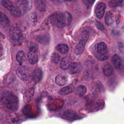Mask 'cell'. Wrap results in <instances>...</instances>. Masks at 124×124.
I'll return each instance as SVG.
<instances>
[{"label": "cell", "instance_id": "6da1fadb", "mask_svg": "<svg viewBox=\"0 0 124 124\" xmlns=\"http://www.w3.org/2000/svg\"><path fill=\"white\" fill-rule=\"evenodd\" d=\"M50 22L58 27L63 28L70 24L72 17L68 12H58L55 13L49 17Z\"/></svg>", "mask_w": 124, "mask_h": 124}, {"label": "cell", "instance_id": "7a4b0ae2", "mask_svg": "<svg viewBox=\"0 0 124 124\" xmlns=\"http://www.w3.org/2000/svg\"><path fill=\"white\" fill-rule=\"evenodd\" d=\"M2 105L8 109L15 111L18 108V100L17 97L12 93L5 92L0 98Z\"/></svg>", "mask_w": 124, "mask_h": 124}, {"label": "cell", "instance_id": "3957f363", "mask_svg": "<svg viewBox=\"0 0 124 124\" xmlns=\"http://www.w3.org/2000/svg\"><path fill=\"white\" fill-rule=\"evenodd\" d=\"M9 37L11 42L14 45H20L23 38L21 31L17 27H14L10 30Z\"/></svg>", "mask_w": 124, "mask_h": 124}, {"label": "cell", "instance_id": "277c9868", "mask_svg": "<svg viewBox=\"0 0 124 124\" xmlns=\"http://www.w3.org/2000/svg\"><path fill=\"white\" fill-rule=\"evenodd\" d=\"M0 4L6 8L13 16L20 17L22 15L20 11L16 7L14 6L10 0H1Z\"/></svg>", "mask_w": 124, "mask_h": 124}, {"label": "cell", "instance_id": "5b68a950", "mask_svg": "<svg viewBox=\"0 0 124 124\" xmlns=\"http://www.w3.org/2000/svg\"><path fill=\"white\" fill-rule=\"evenodd\" d=\"M84 34L82 35L80 41L76 45L74 49V52L77 55H80L83 53L85 48V44L89 37V35L87 32H84Z\"/></svg>", "mask_w": 124, "mask_h": 124}, {"label": "cell", "instance_id": "8992f818", "mask_svg": "<svg viewBox=\"0 0 124 124\" xmlns=\"http://www.w3.org/2000/svg\"><path fill=\"white\" fill-rule=\"evenodd\" d=\"M16 8L20 11L21 14H24L31 8V0H15Z\"/></svg>", "mask_w": 124, "mask_h": 124}, {"label": "cell", "instance_id": "52a82bcc", "mask_svg": "<svg viewBox=\"0 0 124 124\" xmlns=\"http://www.w3.org/2000/svg\"><path fill=\"white\" fill-rule=\"evenodd\" d=\"M28 61L32 64H35L37 62L39 59L38 49L35 46H31L28 54Z\"/></svg>", "mask_w": 124, "mask_h": 124}, {"label": "cell", "instance_id": "ba28073f", "mask_svg": "<svg viewBox=\"0 0 124 124\" xmlns=\"http://www.w3.org/2000/svg\"><path fill=\"white\" fill-rule=\"evenodd\" d=\"M111 62L114 67L119 71H123L124 65L121 57L117 54H114L111 58Z\"/></svg>", "mask_w": 124, "mask_h": 124}, {"label": "cell", "instance_id": "9c48e42d", "mask_svg": "<svg viewBox=\"0 0 124 124\" xmlns=\"http://www.w3.org/2000/svg\"><path fill=\"white\" fill-rule=\"evenodd\" d=\"M16 74L18 77L23 80H26L29 77V69L24 66H21L16 70Z\"/></svg>", "mask_w": 124, "mask_h": 124}, {"label": "cell", "instance_id": "30bf717a", "mask_svg": "<svg viewBox=\"0 0 124 124\" xmlns=\"http://www.w3.org/2000/svg\"><path fill=\"white\" fill-rule=\"evenodd\" d=\"M106 8V4L103 2H100L97 4L95 8V13L96 17L98 19H101L105 13V11Z\"/></svg>", "mask_w": 124, "mask_h": 124}, {"label": "cell", "instance_id": "8fae6325", "mask_svg": "<svg viewBox=\"0 0 124 124\" xmlns=\"http://www.w3.org/2000/svg\"><path fill=\"white\" fill-rule=\"evenodd\" d=\"M68 69L70 73L74 74L79 73L82 70V67L80 63L77 62H73L70 63Z\"/></svg>", "mask_w": 124, "mask_h": 124}, {"label": "cell", "instance_id": "7c38bea8", "mask_svg": "<svg viewBox=\"0 0 124 124\" xmlns=\"http://www.w3.org/2000/svg\"><path fill=\"white\" fill-rule=\"evenodd\" d=\"M97 50L98 53L100 55H106L108 52V49L107 45L105 43L102 42L97 44Z\"/></svg>", "mask_w": 124, "mask_h": 124}, {"label": "cell", "instance_id": "4fadbf2b", "mask_svg": "<svg viewBox=\"0 0 124 124\" xmlns=\"http://www.w3.org/2000/svg\"><path fill=\"white\" fill-rule=\"evenodd\" d=\"M42 77V71L40 68H37L32 73V78L33 80L35 82L40 81Z\"/></svg>", "mask_w": 124, "mask_h": 124}, {"label": "cell", "instance_id": "5bb4252c", "mask_svg": "<svg viewBox=\"0 0 124 124\" xmlns=\"http://www.w3.org/2000/svg\"><path fill=\"white\" fill-rule=\"evenodd\" d=\"M67 80H68L67 77L62 74L58 75L55 78L56 83L60 86H62L65 85L67 82Z\"/></svg>", "mask_w": 124, "mask_h": 124}, {"label": "cell", "instance_id": "9a60e30c", "mask_svg": "<svg viewBox=\"0 0 124 124\" xmlns=\"http://www.w3.org/2000/svg\"><path fill=\"white\" fill-rule=\"evenodd\" d=\"M37 8L40 11H45L46 9V3L44 0H34Z\"/></svg>", "mask_w": 124, "mask_h": 124}, {"label": "cell", "instance_id": "2e32d148", "mask_svg": "<svg viewBox=\"0 0 124 124\" xmlns=\"http://www.w3.org/2000/svg\"><path fill=\"white\" fill-rule=\"evenodd\" d=\"M9 20L7 16L3 13L0 12V25L6 27L9 24Z\"/></svg>", "mask_w": 124, "mask_h": 124}, {"label": "cell", "instance_id": "e0dca14e", "mask_svg": "<svg viewBox=\"0 0 124 124\" xmlns=\"http://www.w3.org/2000/svg\"><path fill=\"white\" fill-rule=\"evenodd\" d=\"M36 40L41 44H46L49 41V37L48 35L43 34L39 35L36 37Z\"/></svg>", "mask_w": 124, "mask_h": 124}, {"label": "cell", "instance_id": "ac0fdd59", "mask_svg": "<svg viewBox=\"0 0 124 124\" xmlns=\"http://www.w3.org/2000/svg\"><path fill=\"white\" fill-rule=\"evenodd\" d=\"M74 87L71 85H69L67 86H65L62 88L59 91L60 94L62 95H65L69 94L72 93L74 91Z\"/></svg>", "mask_w": 124, "mask_h": 124}, {"label": "cell", "instance_id": "d6986e66", "mask_svg": "<svg viewBox=\"0 0 124 124\" xmlns=\"http://www.w3.org/2000/svg\"><path fill=\"white\" fill-rule=\"evenodd\" d=\"M105 22L108 25H111L114 22L113 14L110 12H107L105 15Z\"/></svg>", "mask_w": 124, "mask_h": 124}, {"label": "cell", "instance_id": "ffe728a7", "mask_svg": "<svg viewBox=\"0 0 124 124\" xmlns=\"http://www.w3.org/2000/svg\"><path fill=\"white\" fill-rule=\"evenodd\" d=\"M113 68L109 63H106L103 67V73L106 76H109L112 74Z\"/></svg>", "mask_w": 124, "mask_h": 124}, {"label": "cell", "instance_id": "44dd1931", "mask_svg": "<svg viewBox=\"0 0 124 124\" xmlns=\"http://www.w3.org/2000/svg\"><path fill=\"white\" fill-rule=\"evenodd\" d=\"M57 49L62 54H65L68 51V47L65 44H59L56 46Z\"/></svg>", "mask_w": 124, "mask_h": 124}, {"label": "cell", "instance_id": "7402d4cb", "mask_svg": "<svg viewBox=\"0 0 124 124\" xmlns=\"http://www.w3.org/2000/svg\"><path fill=\"white\" fill-rule=\"evenodd\" d=\"M70 63L71 62H70L68 58L64 57L62 59L61 62L60 67L63 70H67V69H68Z\"/></svg>", "mask_w": 124, "mask_h": 124}, {"label": "cell", "instance_id": "603a6c76", "mask_svg": "<svg viewBox=\"0 0 124 124\" xmlns=\"http://www.w3.org/2000/svg\"><path fill=\"white\" fill-rule=\"evenodd\" d=\"M87 89L85 86L84 85H79L78 87L76 90V93L79 96H81L85 94L86 93Z\"/></svg>", "mask_w": 124, "mask_h": 124}, {"label": "cell", "instance_id": "cb8c5ba5", "mask_svg": "<svg viewBox=\"0 0 124 124\" xmlns=\"http://www.w3.org/2000/svg\"><path fill=\"white\" fill-rule=\"evenodd\" d=\"M25 59V53L22 50L19 51L16 55V59L17 61L19 63H21L24 61Z\"/></svg>", "mask_w": 124, "mask_h": 124}, {"label": "cell", "instance_id": "d4e9b609", "mask_svg": "<svg viewBox=\"0 0 124 124\" xmlns=\"http://www.w3.org/2000/svg\"><path fill=\"white\" fill-rule=\"evenodd\" d=\"M123 2V0H111L109 2V6L111 8L120 6Z\"/></svg>", "mask_w": 124, "mask_h": 124}, {"label": "cell", "instance_id": "484cf974", "mask_svg": "<svg viewBox=\"0 0 124 124\" xmlns=\"http://www.w3.org/2000/svg\"><path fill=\"white\" fill-rule=\"evenodd\" d=\"M60 59V56L57 53H53L50 57L51 61L54 63H57L59 61Z\"/></svg>", "mask_w": 124, "mask_h": 124}, {"label": "cell", "instance_id": "4316f807", "mask_svg": "<svg viewBox=\"0 0 124 124\" xmlns=\"http://www.w3.org/2000/svg\"><path fill=\"white\" fill-rule=\"evenodd\" d=\"M83 3L87 6H91L94 2L95 0H82Z\"/></svg>", "mask_w": 124, "mask_h": 124}, {"label": "cell", "instance_id": "83f0119b", "mask_svg": "<svg viewBox=\"0 0 124 124\" xmlns=\"http://www.w3.org/2000/svg\"><path fill=\"white\" fill-rule=\"evenodd\" d=\"M95 25L96 26V27L100 30L101 31H103L104 30V26L99 22L98 21H96L95 23Z\"/></svg>", "mask_w": 124, "mask_h": 124}, {"label": "cell", "instance_id": "f1b7e54d", "mask_svg": "<svg viewBox=\"0 0 124 124\" xmlns=\"http://www.w3.org/2000/svg\"><path fill=\"white\" fill-rule=\"evenodd\" d=\"M118 47L120 51H121L122 53H124V44L123 42H119L118 45Z\"/></svg>", "mask_w": 124, "mask_h": 124}, {"label": "cell", "instance_id": "f546056e", "mask_svg": "<svg viewBox=\"0 0 124 124\" xmlns=\"http://www.w3.org/2000/svg\"><path fill=\"white\" fill-rule=\"evenodd\" d=\"M32 22H35L37 20V16L35 13H32L30 16Z\"/></svg>", "mask_w": 124, "mask_h": 124}, {"label": "cell", "instance_id": "4dcf8cb0", "mask_svg": "<svg viewBox=\"0 0 124 124\" xmlns=\"http://www.w3.org/2000/svg\"><path fill=\"white\" fill-rule=\"evenodd\" d=\"M3 47L1 45H0V57L2 56V55L3 54Z\"/></svg>", "mask_w": 124, "mask_h": 124}, {"label": "cell", "instance_id": "1f68e13d", "mask_svg": "<svg viewBox=\"0 0 124 124\" xmlns=\"http://www.w3.org/2000/svg\"><path fill=\"white\" fill-rule=\"evenodd\" d=\"M62 0H51L52 1H53L54 3H58L60 2Z\"/></svg>", "mask_w": 124, "mask_h": 124}, {"label": "cell", "instance_id": "d6a6232c", "mask_svg": "<svg viewBox=\"0 0 124 124\" xmlns=\"http://www.w3.org/2000/svg\"><path fill=\"white\" fill-rule=\"evenodd\" d=\"M2 36V34H1V33H0V40H1V39Z\"/></svg>", "mask_w": 124, "mask_h": 124}, {"label": "cell", "instance_id": "836d02e7", "mask_svg": "<svg viewBox=\"0 0 124 124\" xmlns=\"http://www.w3.org/2000/svg\"></svg>", "mask_w": 124, "mask_h": 124}]
</instances>
